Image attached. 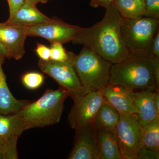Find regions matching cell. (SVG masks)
<instances>
[{"label": "cell", "instance_id": "26", "mask_svg": "<svg viewBox=\"0 0 159 159\" xmlns=\"http://www.w3.org/2000/svg\"><path fill=\"white\" fill-rule=\"evenodd\" d=\"M159 151L150 150L142 145L138 159H158Z\"/></svg>", "mask_w": 159, "mask_h": 159}, {"label": "cell", "instance_id": "1", "mask_svg": "<svg viewBox=\"0 0 159 159\" xmlns=\"http://www.w3.org/2000/svg\"><path fill=\"white\" fill-rule=\"evenodd\" d=\"M105 9L99 22L89 28L80 27L72 42L88 47L111 63H116L129 55L121 36L123 18L113 4Z\"/></svg>", "mask_w": 159, "mask_h": 159}, {"label": "cell", "instance_id": "13", "mask_svg": "<svg viewBox=\"0 0 159 159\" xmlns=\"http://www.w3.org/2000/svg\"><path fill=\"white\" fill-rule=\"evenodd\" d=\"M121 85L109 83L102 91L106 102L119 113H128L138 115V109L134 103L132 93Z\"/></svg>", "mask_w": 159, "mask_h": 159}, {"label": "cell", "instance_id": "3", "mask_svg": "<svg viewBox=\"0 0 159 159\" xmlns=\"http://www.w3.org/2000/svg\"><path fill=\"white\" fill-rule=\"evenodd\" d=\"M109 83L135 90L159 91L150 58L129 55L120 62L113 64Z\"/></svg>", "mask_w": 159, "mask_h": 159}, {"label": "cell", "instance_id": "7", "mask_svg": "<svg viewBox=\"0 0 159 159\" xmlns=\"http://www.w3.org/2000/svg\"><path fill=\"white\" fill-rule=\"evenodd\" d=\"M75 55L65 61L40 59L38 62L41 70L54 79L60 87L65 89L74 101L86 93L73 65Z\"/></svg>", "mask_w": 159, "mask_h": 159}, {"label": "cell", "instance_id": "30", "mask_svg": "<svg viewBox=\"0 0 159 159\" xmlns=\"http://www.w3.org/2000/svg\"><path fill=\"white\" fill-rule=\"evenodd\" d=\"M154 103L157 114L159 115V91H156L154 97Z\"/></svg>", "mask_w": 159, "mask_h": 159}, {"label": "cell", "instance_id": "25", "mask_svg": "<svg viewBox=\"0 0 159 159\" xmlns=\"http://www.w3.org/2000/svg\"><path fill=\"white\" fill-rule=\"evenodd\" d=\"M35 51L40 59L43 61L50 60L51 57L50 48L43 44L37 43Z\"/></svg>", "mask_w": 159, "mask_h": 159}, {"label": "cell", "instance_id": "27", "mask_svg": "<svg viewBox=\"0 0 159 159\" xmlns=\"http://www.w3.org/2000/svg\"><path fill=\"white\" fill-rule=\"evenodd\" d=\"M7 1L9 8V16L8 19H11L24 4L25 0H7Z\"/></svg>", "mask_w": 159, "mask_h": 159}, {"label": "cell", "instance_id": "16", "mask_svg": "<svg viewBox=\"0 0 159 159\" xmlns=\"http://www.w3.org/2000/svg\"><path fill=\"white\" fill-rule=\"evenodd\" d=\"M100 159H124L115 132L109 130H97Z\"/></svg>", "mask_w": 159, "mask_h": 159}, {"label": "cell", "instance_id": "17", "mask_svg": "<svg viewBox=\"0 0 159 159\" xmlns=\"http://www.w3.org/2000/svg\"><path fill=\"white\" fill-rule=\"evenodd\" d=\"M51 19L40 11L36 6L25 2L14 16L8 21L20 25L29 27L45 22Z\"/></svg>", "mask_w": 159, "mask_h": 159}, {"label": "cell", "instance_id": "15", "mask_svg": "<svg viewBox=\"0 0 159 159\" xmlns=\"http://www.w3.org/2000/svg\"><path fill=\"white\" fill-rule=\"evenodd\" d=\"M5 58L0 57V113L14 114L31 102L30 100H18L11 94L6 82V77L2 69Z\"/></svg>", "mask_w": 159, "mask_h": 159}, {"label": "cell", "instance_id": "11", "mask_svg": "<svg viewBox=\"0 0 159 159\" xmlns=\"http://www.w3.org/2000/svg\"><path fill=\"white\" fill-rule=\"evenodd\" d=\"M28 37L26 27L6 21L0 23V43L10 57L21 59L25 54V42Z\"/></svg>", "mask_w": 159, "mask_h": 159}, {"label": "cell", "instance_id": "10", "mask_svg": "<svg viewBox=\"0 0 159 159\" xmlns=\"http://www.w3.org/2000/svg\"><path fill=\"white\" fill-rule=\"evenodd\" d=\"M74 145L67 158L100 159L97 132L93 123L75 130Z\"/></svg>", "mask_w": 159, "mask_h": 159}, {"label": "cell", "instance_id": "21", "mask_svg": "<svg viewBox=\"0 0 159 159\" xmlns=\"http://www.w3.org/2000/svg\"><path fill=\"white\" fill-rule=\"evenodd\" d=\"M21 81L26 88L33 90L41 86L44 81V77L39 72H28L22 76Z\"/></svg>", "mask_w": 159, "mask_h": 159}, {"label": "cell", "instance_id": "2", "mask_svg": "<svg viewBox=\"0 0 159 159\" xmlns=\"http://www.w3.org/2000/svg\"><path fill=\"white\" fill-rule=\"evenodd\" d=\"M68 93L59 87L56 90L47 89L36 101L29 102L14 113L19 131L43 128L57 124L60 121L66 99Z\"/></svg>", "mask_w": 159, "mask_h": 159}, {"label": "cell", "instance_id": "5", "mask_svg": "<svg viewBox=\"0 0 159 159\" xmlns=\"http://www.w3.org/2000/svg\"><path fill=\"white\" fill-rule=\"evenodd\" d=\"M158 28L159 20L145 17L123 19L121 36L129 55L149 57L151 43Z\"/></svg>", "mask_w": 159, "mask_h": 159}, {"label": "cell", "instance_id": "6", "mask_svg": "<svg viewBox=\"0 0 159 159\" xmlns=\"http://www.w3.org/2000/svg\"><path fill=\"white\" fill-rule=\"evenodd\" d=\"M114 132L123 159H138L143 144L142 127L136 115L119 113V122Z\"/></svg>", "mask_w": 159, "mask_h": 159}, {"label": "cell", "instance_id": "18", "mask_svg": "<svg viewBox=\"0 0 159 159\" xmlns=\"http://www.w3.org/2000/svg\"><path fill=\"white\" fill-rule=\"evenodd\" d=\"M119 119V112L105 100L97 111L93 123L96 130L114 132Z\"/></svg>", "mask_w": 159, "mask_h": 159}, {"label": "cell", "instance_id": "29", "mask_svg": "<svg viewBox=\"0 0 159 159\" xmlns=\"http://www.w3.org/2000/svg\"><path fill=\"white\" fill-rule=\"evenodd\" d=\"M152 64V70L157 86L159 88V58H150Z\"/></svg>", "mask_w": 159, "mask_h": 159}, {"label": "cell", "instance_id": "12", "mask_svg": "<svg viewBox=\"0 0 159 159\" xmlns=\"http://www.w3.org/2000/svg\"><path fill=\"white\" fill-rule=\"evenodd\" d=\"M20 136L14 113H0V146L2 149L3 159L19 158L17 144Z\"/></svg>", "mask_w": 159, "mask_h": 159}, {"label": "cell", "instance_id": "23", "mask_svg": "<svg viewBox=\"0 0 159 159\" xmlns=\"http://www.w3.org/2000/svg\"><path fill=\"white\" fill-rule=\"evenodd\" d=\"M144 17L159 20V0H144Z\"/></svg>", "mask_w": 159, "mask_h": 159}, {"label": "cell", "instance_id": "28", "mask_svg": "<svg viewBox=\"0 0 159 159\" xmlns=\"http://www.w3.org/2000/svg\"><path fill=\"white\" fill-rule=\"evenodd\" d=\"M115 0H90L89 5L94 8L102 7L105 9L108 8L113 3Z\"/></svg>", "mask_w": 159, "mask_h": 159}, {"label": "cell", "instance_id": "14", "mask_svg": "<svg viewBox=\"0 0 159 159\" xmlns=\"http://www.w3.org/2000/svg\"><path fill=\"white\" fill-rule=\"evenodd\" d=\"M155 91L141 90L133 92L134 103L139 112L136 116L142 127L159 117L154 103Z\"/></svg>", "mask_w": 159, "mask_h": 159}, {"label": "cell", "instance_id": "22", "mask_svg": "<svg viewBox=\"0 0 159 159\" xmlns=\"http://www.w3.org/2000/svg\"><path fill=\"white\" fill-rule=\"evenodd\" d=\"M51 60L54 61H65L70 59L74 53L66 51L61 43L55 42L51 43Z\"/></svg>", "mask_w": 159, "mask_h": 159}, {"label": "cell", "instance_id": "32", "mask_svg": "<svg viewBox=\"0 0 159 159\" xmlns=\"http://www.w3.org/2000/svg\"><path fill=\"white\" fill-rule=\"evenodd\" d=\"M50 1H51V0H25V2L32 4V5H34V6H36L39 3L45 4V3H47Z\"/></svg>", "mask_w": 159, "mask_h": 159}, {"label": "cell", "instance_id": "9", "mask_svg": "<svg viewBox=\"0 0 159 159\" xmlns=\"http://www.w3.org/2000/svg\"><path fill=\"white\" fill-rule=\"evenodd\" d=\"M79 28L61 20L51 18L45 22L26 27V34L28 37H40L51 43L58 42L63 44L72 42Z\"/></svg>", "mask_w": 159, "mask_h": 159}, {"label": "cell", "instance_id": "4", "mask_svg": "<svg viewBox=\"0 0 159 159\" xmlns=\"http://www.w3.org/2000/svg\"><path fill=\"white\" fill-rule=\"evenodd\" d=\"M73 64L85 93L101 91L109 84L112 63L83 46L78 55H74Z\"/></svg>", "mask_w": 159, "mask_h": 159}, {"label": "cell", "instance_id": "8", "mask_svg": "<svg viewBox=\"0 0 159 159\" xmlns=\"http://www.w3.org/2000/svg\"><path fill=\"white\" fill-rule=\"evenodd\" d=\"M104 101L101 91L86 93L74 101L68 118L71 128L75 130L93 123L97 111Z\"/></svg>", "mask_w": 159, "mask_h": 159}, {"label": "cell", "instance_id": "20", "mask_svg": "<svg viewBox=\"0 0 159 159\" xmlns=\"http://www.w3.org/2000/svg\"><path fill=\"white\" fill-rule=\"evenodd\" d=\"M142 141L145 148L159 151V117L142 127Z\"/></svg>", "mask_w": 159, "mask_h": 159}, {"label": "cell", "instance_id": "33", "mask_svg": "<svg viewBox=\"0 0 159 159\" xmlns=\"http://www.w3.org/2000/svg\"><path fill=\"white\" fill-rule=\"evenodd\" d=\"M0 159H3L2 149L0 146Z\"/></svg>", "mask_w": 159, "mask_h": 159}, {"label": "cell", "instance_id": "31", "mask_svg": "<svg viewBox=\"0 0 159 159\" xmlns=\"http://www.w3.org/2000/svg\"><path fill=\"white\" fill-rule=\"evenodd\" d=\"M0 57H2L5 59L6 58H11L6 49L1 43H0Z\"/></svg>", "mask_w": 159, "mask_h": 159}, {"label": "cell", "instance_id": "24", "mask_svg": "<svg viewBox=\"0 0 159 159\" xmlns=\"http://www.w3.org/2000/svg\"><path fill=\"white\" fill-rule=\"evenodd\" d=\"M159 58V28L157 29L152 41L148 58Z\"/></svg>", "mask_w": 159, "mask_h": 159}, {"label": "cell", "instance_id": "19", "mask_svg": "<svg viewBox=\"0 0 159 159\" xmlns=\"http://www.w3.org/2000/svg\"><path fill=\"white\" fill-rule=\"evenodd\" d=\"M113 4L123 19L137 20L144 16V0H115Z\"/></svg>", "mask_w": 159, "mask_h": 159}]
</instances>
